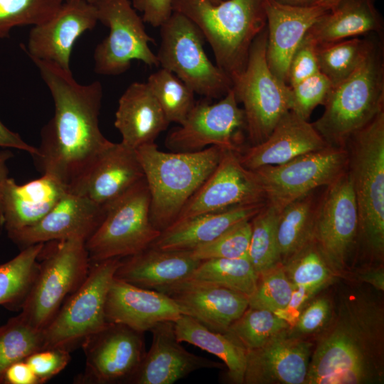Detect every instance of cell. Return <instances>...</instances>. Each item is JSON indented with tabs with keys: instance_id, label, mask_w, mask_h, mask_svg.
Listing matches in <instances>:
<instances>
[{
	"instance_id": "1",
	"label": "cell",
	"mask_w": 384,
	"mask_h": 384,
	"mask_svg": "<svg viewBox=\"0 0 384 384\" xmlns=\"http://www.w3.org/2000/svg\"><path fill=\"white\" fill-rule=\"evenodd\" d=\"M50 92L54 115L41 130L38 154L33 157L43 174L68 189L113 142L99 126L102 100L100 81L82 85L71 71L31 58Z\"/></svg>"
},
{
	"instance_id": "2",
	"label": "cell",
	"mask_w": 384,
	"mask_h": 384,
	"mask_svg": "<svg viewBox=\"0 0 384 384\" xmlns=\"http://www.w3.org/2000/svg\"><path fill=\"white\" fill-rule=\"evenodd\" d=\"M383 383V306L367 292L348 290L321 331L304 384Z\"/></svg>"
},
{
	"instance_id": "3",
	"label": "cell",
	"mask_w": 384,
	"mask_h": 384,
	"mask_svg": "<svg viewBox=\"0 0 384 384\" xmlns=\"http://www.w3.org/2000/svg\"><path fill=\"white\" fill-rule=\"evenodd\" d=\"M135 150L150 193V220L162 232L214 170L223 149L211 146L193 152H166L151 143Z\"/></svg>"
},
{
	"instance_id": "4",
	"label": "cell",
	"mask_w": 384,
	"mask_h": 384,
	"mask_svg": "<svg viewBox=\"0 0 384 384\" xmlns=\"http://www.w3.org/2000/svg\"><path fill=\"white\" fill-rule=\"evenodd\" d=\"M172 9L199 28L231 81L244 70L254 40L266 27L265 0H172Z\"/></svg>"
},
{
	"instance_id": "5",
	"label": "cell",
	"mask_w": 384,
	"mask_h": 384,
	"mask_svg": "<svg viewBox=\"0 0 384 384\" xmlns=\"http://www.w3.org/2000/svg\"><path fill=\"white\" fill-rule=\"evenodd\" d=\"M347 172L358 215L359 239L370 257L384 255V110L348 139Z\"/></svg>"
},
{
	"instance_id": "6",
	"label": "cell",
	"mask_w": 384,
	"mask_h": 384,
	"mask_svg": "<svg viewBox=\"0 0 384 384\" xmlns=\"http://www.w3.org/2000/svg\"><path fill=\"white\" fill-rule=\"evenodd\" d=\"M383 71L380 49L373 43L355 70L333 86L322 115L312 124L329 145L346 147L353 134L384 110Z\"/></svg>"
},
{
	"instance_id": "7",
	"label": "cell",
	"mask_w": 384,
	"mask_h": 384,
	"mask_svg": "<svg viewBox=\"0 0 384 384\" xmlns=\"http://www.w3.org/2000/svg\"><path fill=\"white\" fill-rule=\"evenodd\" d=\"M85 241L81 238L53 241L49 249L45 243L43 258L19 314L34 328L43 331L85 279L90 266Z\"/></svg>"
},
{
	"instance_id": "8",
	"label": "cell",
	"mask_w": 384,
	"mask_h": 384,
	"mask_svg": "<svg viewBox=\"0 0 384 384\" xmlns=\"http://www.w3.org/2000/svg\"><path fill=\"white\" fill-rule=\"evenodd\" d=\"M104 207L102 220L85 241L90 262L137 254L161 233L150 220V193L144 178Z\"/></svg>"
},
{
	"instance_id": "9",
	"label": "cell",
	"mask_w": 384,
	"mask_h": 384,
	"mask_svg": "<svg viewBox=\"0 0 384 384\" xmlns=\"http://www.w3.org/2000/svg\"><path fill=\"white\" fill-rule=\"evenodd\" d=\"M266 46L265 27L251 46L244 70L232 81L235 97L243 105L250 146L265 140L292 105L290 86L268 66Z\"/></svg>"
},
{
	"instance_id": "10",
	"label": "cell",
	"mask_w": 384,
	"mask_h": 384,
	"mask_svg": "<svg viewBox=\"0 0 384 384\" xmlns=\"http://www.w3.org/2000/svg\"><path fill=\"white\" fill-rule=\"evenodd\" d=\"M159 65L181 80L195 94L209 99L224 97L232 88L230 78L207 56L205 38L186 16L173 11L160 26Z\"/></svg>"
},
{
	"instance_id": "11",
	"label": "cell",
	"mask_w": 384,
	"mask_h": 384,
	"mask_svg": "<svg viewBox=\"0 0 384 384\" xmlns=\"http://www.w3.org/2000/svg\"><path fill=\"white\" fill-rule=\"evenodd\" d=\"M121 260L115 257L90 262L85 279L65 299L43 330V349L63 348L70 351L106 324V297Z\"/></svg>"
},
{
	"instance_id": "12",
	"label": "cell",
	"mask_w": 384,
	"mask_h": 384,
	"mask_svg": "<svg viewBox=\"0 0 384 384\" xmlns=\"http://www.w3.org/2000/svg\"><path fill=\"white\" fill-rule=\"evenodd\" d=\"M346 147L328 146L284 164L252 170L263 190L266 203L279 212L289 203L327 186L346 171Z\"/></svg>"
},
{
	"instance_id": "13",
	"label": "cell",
	"mask_w": 384,
	"mask_h": 384,
	"mask_svg": "<svg viewBox=\"0 0 384 384\" xmlns=\"http://www.w3.org/2000/svg\"><path fill=\"white\" fill-rule=\"evenodd\" d=\"M98 21L109 33L97 45L93 53L94 70L104 75L126 72L133 60L148 66H159L149 43L154 42L146 31L144 21L129 0H97L94 3Z\"/></svg>"
},
{
	"instance_id": "14",
	"label": "cell",
	"mask_w": 384,
	"mask_h": 384,
	"mask_svg": "<svg viewBox=\"0 0 384 384\" xmlns=\"http://www.w3.org/2000/svg\"><path fill=\"white\" fill-rule=\"evenodd\" d=\"M246 120L231 88L218 102L195 104L185 121L165 140L171 151L193 152L208 146L240 152L244 148Z\"/></svg>"
},
{
	"instance_id": "15",
	"label": "cell",
	"mask_w": 384,
	"mask_h": 384,
	"mask_svg": "<svg viewBox=\"0 0 384 384\" xmlns=\"http://www.w3.org/2000/svg\"><path fill=\"white\" fill-rule=\"evenodd\" d=\"M312 239L334 272L347 268L359 240L358 207L347 171L318 200Z\"/></svg>"
},
{
	"instance_id": "16",
	"label": "cell",
	"mask_w": 384,
	"mask_h": 384,
	"mask_svg": "<svg viewBox=\"0 0 384 384\" xmlns=\"http://www.w3.org/2000/svg\"><path fill=\"white\" fill-rule=\"evenodd\" d=\"M81 346L85 356L81 383H130L146 352L144 333L118 323L107 322Z\"/></svg>"
},
{
	"instance_id": "17",
	"label": "cell",
	"mask_w": 384,
	"mask_h": 384,
	"mask_svg": "<svg viewBox=\"0 0 384 384\" xmlns=\"http://www.w3.org/2000/svg\"><path fill=\"white\" fill-rule=\"evenodd\" d=\"M238 153L223 150L214 170L188 199L171 225L206 213L266 202L257 176L242 166Z\"/></svg>"
},
{
	"instance_id": "18",
	"label": "cell",
	"mask_w": 384,
	"mask_h": 384,
	"mask_svg": "<svg viewBox=\"0 0 384 384\" xmlns=\"http://www.w3.org/2000/svg\"><path fill=\"white\" fill-rule=\"evenodd\" d=\"M94 4L85 0H65L47 21L32 26L25 51L30 58L52 63L71 71L70 57L74 44L97 23Z\"/></svg>"
},
{
	"instance_id": "19",
	"label": "cell",
	"mask_w": 384,
	"mask_h": 384,
	"mask_svg": "<svg viewBox=\"0 0 384 384\" xmlns=\"http://www.w3.org/2000/svg\"><path fill=\"white\" fill-rule=\"evenodd\" d=\"M313 343L289 329L247 351L243 384H304Z\"/></svg>"
},
{
	"instance_id": "20",
	"label": "cell",
	"mask_w": 384,
	"mask_h": 384,
	"mask_svg": "<svg viewBox=\"0 0 384 384\" xmlns=\"http://www.w3.org/2000/svg\"><path fill=\"white\" fill-rule=\"evenodd\" d=\"M172 299L182 314L207 328L225 333L248 307L245 295L227 287L191 277L159 288Z\"/></svg>"
},
{
	"instance_id": "21",
	"label": "cell",
	"mask_w": 384,
	"mask_h": 384,
	"mask_svg": "<svg viewBox=\"0 0 384 384\" xmlns=\"http://www.w3.org/2000/svg\"><path fill=\"white\" fill-rule=\"evenodd\" d=\"M104 214V206L68 191L38 222L7 232V235L23 248L72 238L87 240L100 225Z\"/></svg>"
},
{
	"instance_id": "22",
	"label": "cell",
	"mask_w": 384,
	"mask_h": 384,
	"mask_svg": "<svg viewBox=\"0 0 384 384\" xmlns=\"http://www.w3.org/2000/svg\"><path fill=\"white\" fill-rule=\"evenodd\" d=\"M149 331L151 346L130 384H172L194 371L222 367L185 349L176 338L174 321L159 322Z\"/></svg>"
},
{
	"instance_id": "23",
	"label": "cell",
	"mask_w": 384,
	"mask_h": 384,
	"mask_svg": "<svg viewBox=\"0 0 384 384\" xmlns=\"http://www.w3.org/2000/svg\"><path fill=\"white\" fill-rule=\"evenodd\" d=\"M144 178L136 150L122 142L113 143L68 191L105 206Z\"/></svg>"
},
{
	"instance_id": "24",
	"label": "cell",
	"mask_w": 384,
	"mask_h": 384,
	"mask_svg": "<svg viewBox=\"0 0 384 384\" xmlns=\"http://www.w3.org/2000/svg\"><path fill=\"white\" fill-rule=\"evenodd\" d=\"M266 58L273 74L287 84L291 59L312 25L329 10L319 6H293L265 0Z\"/></svg>"
},
{
	"instance_id": "25",
	"label": "cell",
	"mask_w": 384,
	"mask_h": 384,
	"mask_svg": "<svg viewBox=\"0 0 384 384\" xmlns=\"http://www.w3.org/2000/svg\"><path fill=\"white\" fill-rule=\"evenodd\" d=\"M181 314L178 306L165 294L114 277L105 305L106 322L124 324L143 333L159 322L175 321Z\"/></svg>"
},
{
	"instance_id": "26",
	"label": "cell",
	"mask_w": 384,
	"mask_h": 384,
	"mask_svg": "<svg viewBox=\"0 0 384 384\" xmlns=\"http://www.w3.org/2000/svg\"><path fill=\"white\" fill-rule=\"evenodd\" d=\"M328 146L330 145L312 124L290 110L280 119L265 140L244 147L238 154L244 167L255 170L265 166L279 165Z\"/></svg>"
},
{
	"instance_id": "27",
	"label": "cell",
	"mask_w": 384,
	"mask_h": 384,
	"mask_svg": "<svg viewBox=\"0 0 384 384\" xmlns=\"http://www.w3.org/2000/svg\"><path fill=\"white\" fill-rule=\"evenodd\" d=\"M68 191L65 186L48 174L23 185L9 178L0 203V225L6 232L32 225Z\"/></svg>"
},
{
	"instance_id": "28",
	"label": "cell",
	"mask_w": 384,
	"mask_h": 384,
	"mask_svg": "<svg viewBox=\"0 0 384 384\" xmlns=\"http://www.w3.org/2000/svg\"><path fill=\"white\" fill-rule=\"evenodd\" d=\"M201 262L191 251H166L149 246L122 258L114 277L141 288L156 290L189 277Z\"/></svg>"
},
{
	"instance_id": "29",
	"label": "cell",
	"mask_w": 384,
	"mask_h": 384,
	"mask_svg": "<svg viewBox=\"0 0 384 384\" xmlns=\"http://www.w3.org/2000/svg\"><path fill=\"white\" fill-rule=\"evenodd\" d=\"M114 124L121 142L137 149L154 143L170 122L146 82H134L119 99Z\"/></svg>"
},
{
	"instance_id": "30",
	"label": "cell",
	"mask_w": 384,
	"mask_h": 384,
	"mask_svg": "<svg viewBox=\"0 0 384 384\" xmlns=\"http://www.w3.org/2000/svg\"><path fill=\"white\" fill-rule=\"evenodd\" d=\"M266 202L210 212L171 225L161 232L150 247L166 251H192L234 225L252 219Z\"/></svg>"
},
{
	"instance_id": "31",
	"label": "cell",
	"mask_w": 384,
	"mask_h": 384,
	"mask_svg": "<svg viewBox=\"0 0 384 384\" xmlns=\"http://www.w3.org/2000/svg\"><path fill=\"white\" fill-rule=\"evenodd\" d=\"M381 28L372 0H343L321 16L306 35L318 46L378 32Z\"/></svg>"
},
{
	"instance_id": "32",
	"label": "cell",
	"mask_w": 384,
	"mask_h": 384,
	"mask_svg": "<svg viewBox=\"0 0 384 384\" xmlns=\"http://www.w3.org/2000/svg\"><path fill=\"white\" fill-rule=\"evenodd\" d=\"M175 332L180 342H186L222 360L227 367V377L232 383L243 384L246 350L226 334L213 331L186 315L175 321Z\"/></svg>"
},
{
	"instance_id": "33",
	"label": "cell",
	"mask_w": 384,
	"mask_h": 384,
	"mask_svg": "<svg viewBox=\"0 0 384 384\" xmlns=\"http://www.w3.org/2000/svg\"><path fill=\"white\" fill-rule=\"evenodd\" d=\"M313 192L289 203L279 212L277 235L281 264L312 240L319 200Z\"/></svg>"
},
{
	"instance_id": "34",
	"label": "cell",
	"mask_w": 384,
	"mask_h": 384,
	"mask_svg": "<svg viewBox=\"0 0 384 384\" xmlns=\"http://www.w3.org/2000/svg\"><path fill=\"white\" fill-rule=\"evenodd\" d=\"M44 245L27 246L11 260L0 264V306L21 309L36 276Z\"/></svg>"
},
{
	"instance_id": "35",
	"label": "cell",
	"mask_w": 384,
	"mask_h": 384,
	"mask_svg": "<svg viewBox=\"0 0 384 384\" xmlns=\"http://www.w3.org/2000/svg\"><path fill=\"white\" fill-rule=\"evenodd\" d=\"M189 277L227 287L248 298L257 287L259 274L247 257L212 258L201 260Z\"/></svg>"
},
{
	"instance_id": "36",
	"label": "cell",
	"mask_w": 384,
	"mask_h": 384,
	"mask_svg": "<svg viewBox=\"0 0 384 384\" xmlns=\"http://www.w3.org/2000/svg\"><path fill=\"white\" fill-rule=\"evenodd\" d=\"M43 331L29 324L20 314L10 318L0 326V384L6 369L43 349Z\"/></svg>"
},
{
	"instance_id": "37",
	"label": "cell",
	"mask_w": 384,
	"mask_h": 384,
	"mask_svg": "<svg viewBox=\"0 0 384 384\" xmlns=\"http://www.w3.org/2000/svg\"><path fill=\"white\" fill-rule=\"evenodd\" d=\"M279 214V210L266 203L250 220L247 257L258 274L281 264L277 235Z\"/></svg>"
},
{
	"instance_id": "38",
	"label": "cell",
	"mask_w": 384,
	"mask_h": 384,
	"mask_svg": "<svg viewBox=\"0 0 384 384\" xmlns=\"http://www.w3.org/2000/svg\"><path fill=\"white\" fill-rule=\"evenodd\" d=\"M372 42L354 37L318 45L316 56L319 71L334 85L350 75L363 60Z\"/></svg>"
},
{
	"instance_id": "39",
	"label": "cell",
	"mask_w": 384,
	"mask_h": 384,
	"mask_svg": "<svg viewBox=\"0 0 384 384\" xmlns=\"http://www.w3.org/2000/svg\"><path fill=\"white\" fill-rule=\"evenodd\" d=\"M146 82L168 121L181 124L196 104L195 92L176 75L162 68L151 73Z\"/></svg>"
},
{
	"instance_id": "40",
	"label": "cell",
	"mask_w": 384,
	"mask_h": 384,
	"mask_svg": "<svg viewBox=\"0 0 384 384\" xmlns=\"http://www.w3.org/2000/svg\"><path fill=\"white\" fill-rule=\"evenodd\" d=\"M289 326L274 312L248 306L225 332L246 351L263 345Z\"/></svg>"
},
{
	"instance_id": "41",
	"label": "cell",
	"mask_w": 384,
	"mask_h": 384,
	"mask_svg": "<svg viewBox=\"0 0 384 384\" xmlns=\"http://www.w3.org/2000/svg\"><path fill=\"white\" fill-rule=\"evenodd\" d=\"M282 265L293 287H326L334 279V271L313 239Z\"/></svg>"
},
{
	"instance_id": "42",
	"label": "cell",
	"mask_w": 384,
	"mask_h": 384,
	"mask_svg": "<svg viewBox=\"0 0 384 384\" xmlns=\"http://www.w3.org/2000/svg\"><path fill=\"white\" fill-rule=\"evenodd\" d=\"M65 0H0V38L16 26H32L51 18Z\"/></svg>"
},
{
	"instance_id": "43",
	"label": "cell",
	"mask_w": 384,
	"mask_h": 384,
	"mask_svg": "<svg viewBox=\"0 0 384 384\" xmlns=\"http://www.w3.org/2000/svg\"><path fill=\"white\" fill-rule=\"evenodd\" d=\"M293 291L282 264L259 274L257 287L248 297L249 306L276 312L287 306Z\"/></svg>"
},
{
	"instance_id": "44",
	"label": "cell",
	"mask_w": 384,
	"mask_h": 384,
	"mask_svg": "<svg viewBox=\"0 0 384 384\" xmlns=\"http://www.w3.org/2000/svg\"><path fill=\"white\" fill-rule=\"evenodd\" d=\"M250 220L234 225L214 240L196 247L191 251L192 255L199 260L247 257L252 232Z\"/></svg>"
},
{
	"instance_id": "45",
	"label": "cell",
	"mask_w": 384,
	"mask_h": 384,
	"mask_svg": "<svg viewBox=\"0 0 384 384\" xmlns=\"http://www.w3.org/2000/svg\"><path fill=\"white\" fill-rule=\"evenodd\" d=\"M334 85L320 71L290 87L292 105L291 111L308 120L312 111L324 104Z\"/></svg>"
},
{
	"instance_id": "46",
	"label": "cell",
	"mask_w": 384,
	"mask_h": 384,
	"mask_svg": "<svg viewBox=\"0 0 384 384\" xmlns=\"http://www.w3.org/2000/svg\"><path fill=\"white\" fill-rule=\"evenodd\" d=\"M334 315L333 305L326 297H314L304 308L289 332L296 336L305 338L323 331Z\"/></svg>"
},
{
	"instance_id": "47",
	"label": "cell",
	"mask_w": 384,
	"mask_h": 384,
	"mask_svg": "<svg viewBox=\"0 0 384 384\" xmlns=\"http://www.w3.org/2000/svg\"><path fill=\"white\" fill-rule=\"evenodd\" d=\"M70 351L63 348H44L28 356L24 361L43 384L60 373L70 361Z\"/></svg>"
},
{
	"instance_id": "48",
	"label": "cell",
	"mask_w": 384,
	"mask_h": 384,
	"mask_svg": "<svg viewBox=\"0 0 384 384\" xmlns=\"http://www.w3.org/2000/svg\"><path fill=\"white\" fill-rule=\"evenodd\" d=\"M316 46L315 42L305 35L293 54L289 65L287 73L289 86L292 87L319 72Z\"/></svg>"
},
{
	"instance_id": "49",
	"label": "cell",
	"mask_w": 384,
	"mask_h": 384,
	"mask_svg": "<svg viewBox=\"0 0 384 384\" xmlns=\"http://www.w3.org/2000/svg\"><path fill=\"white\" fill-rule=\"evenodd\" d=\"M218 4L225 0H208ZM133 7L142 14L144 22L160 27L173 13L172 0H132Z\"/></svg>"
},
{
	"instance_id": "50",
	"label": "cell",
	"mask_w": 384,
	"mask_h": 384,
	"mask_svg": "<svg viewBox=\"0 0 384 384\" xmlns=\"http://www.w3.org/2000/svg\"><path fill=\"white\" fill-rule=\"evenodd\" d=\"M325 287L319 286L293 287L291 299L287 306L274 314L292 327L302 311L316 295Z\"/></svg>"
},
{
	"instance_id": "51",
	"label": "cell",
	"mask_w": 384,
	"mask_h": 384,
	"mask_svg": "<svg viewBox=\"0 0 384 384\" xmlns=\"http://www.w3.org/2000/svg\"><path fill=\"white\" fill-rule=\"evenodd\" d=\"M4 383L39 384L35 373L24 360L13 363L6 369Z\"/></svg>"
},
{
	"instance_id": "52",
	"label": "cell",
	"mask_w": 384,
	"mask_h": 384,
	"mask_svg": "<svg viewBox=\"0 0 384 384\" xmlns=\"http://www.w3.org/2000/svg\"><path fill=\"white\" fill-rule=\"evenodd\" d=\"M0 146L25 151L35 157L38 154L37 147L26 143L19 134L10 130L0 120Z\"/></svg>"
},
{
	"instance_id": "53",
	"label": "cell",
	"mask_w": 384,
	"mask_h": 384,
	"mask_svg": "<svg viewBox=\"0 0 384 384\" xmlns=\"http://www.w3.org/2000/svg\"><path fill=\"white\" fill-rule=\"evenodd\" d=\"M358 279L379 291L384 290V270L381 266L363 270L358 274Z\"/></svg>"
},
{
	"instance_id": "54",
	"label": "cell",
	"mask_w": 384,
	"mask_h": 384,
	"mask_svg": "<svg viewBox=\"0 0 384 384\" xmlns=\"http://www.w3.org/2000/svg\"><path fill=\"white\" fill-rule=\"evenodd\" d=\"M12 154L10 151H0V203L3 196L6 183L9 177V169L6 163L9 159L12 157Z\"/></svg>"
},
{
	"instance_id": "55",
	"label": "cell",
	"mask_w": 384,
	"mask_h": 384,
	"mask_svg": "<svg viewBox=\"0 0 384 384\" xmlns=\"http://www.w3.org/2000/svg\"><path fill=\"white\" fill-rule=\"evenodd\" d=\"M278 3L293 6H312L314 0H274Z\"/></svg>"
},
{
	"instance_id": "56",
	"label": "cell",
	"mask_w": 384,
	"mask_h": 384,
	"mask_svg": "<svg viewBox=\"0 0 384 384\" xmlns=\"http://www.w3.org/2000/svg\"><path fill=\"white\" fill-rule=\"evenodd\" d=\"M343 0H314L313 5L323 7L329 11L336 7Z\"/></svg>"
},
{
	"instance_id": "57",
	"label": "cell",
	"mask_w": 384,
	"mask_h": 384,
	"mask_svg": "<svg viewBox=\"0 0 384 384\" xmlns=\"http://www.w3.org/2000/svg\"><path fill=\"white\" fill-rule=\"evenodd\" d=\"M89 3L94 4L97 0H85Z\"/></svg>"
}]
</instances>
